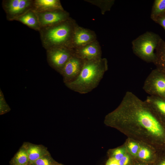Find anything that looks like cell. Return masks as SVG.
I'll return each mask as SVG.
<instances>
[{
    "label": "cell",
    "instance_id": "obj_12",
    "mask_svg": "<svg viewBox=\"0 0 165 165\" xmlns=\"http://www.w3.org/2000/svg\"><path fill=\"white\" fill-rule=\"evenodd\" d=\"M32 9L36 13L64 10L59 0H34Z\"/></svg>",
    "mask_w": 165,
    "mask_h": 165
},
{
    "label": "cell",
    "instance_id": "obj_23",
    "mask_svg": "<svg viewBox=\"0 0 165 165\" xmlns=\"http://www.w3.org/2000/svg\"><path fill=\"white\" fill-rule=\"evenodd\" d=\"M154 21L159 24L165 30V14L158 17Z\"/></svg>",
    "mask_w": 165,
    "mask_h": 165
},
{
    "label": "cell",
    "instance_id": "obj_19",
    "mask_svg": "<svg viewBox=\"0 0 165 165\" xmlns=\"http://www.w3.org/2000/svg\"><path fill=\"white\" fill-rule=\"evenodd\" d=\"M27 152L29 160L31 162H35L40 158L41 154L40 148L35 146L31 147Z\"/></svg>",
    "mask_w": 165,
    "mask_h": 165
},
{
    "label": "cell",
    "instance_id": "obj_5",
    "mask_svg": "<svg viewBox=\"0 0 165 165\" xmlns=\"http://www.w3.org/2000/svg\"><path fill=\"white\" fill-rule=\"evenodd\" d=\"M47 60L49 65L59 73L64 66L74 54V50L58 47L46 50Z\"/></svg>",
    "mask_w": 165,
    "mask_h": 165
},
{
    "label": "cell",
    "instance_id": "obj_16",
    "mask_svg": "<svg viewBox=\"0 0 165 165\" xmlns=\"http://www.w3.org/2000/svg\"><path fill=\"white\" fill-rule=\"evenodd\" d=\"M165 14V0H156L153 3L150 15L151 18L154 20Z\"/></svg>",
    "mask_w": 165,
    "mask_h": 165
},
{
    "label": "cell",
    "instance_id": "obj_18",
    "mask_svg": "<svg viewBox=\"0 0 165 165\" xmlns=\"http://www.w3.org/2000/svg\"><path fill=\"white\" fill-rule=\"evenodd\" d=\"M85 1L100 8L102 14H104L105 12L110 11L115 2L114 0H86Z\"/></svg>",
    "mask_w": 165,
    "mask_h": 165
},
{
    "label": "cell",
    "instance_id": "obj_25",
    "mask_svg": "<svg viewBox=\"0 0 165 165\" xmlns=\"http://www.w3.org/2000/svg\"><path fill=\"white\" fill-rule=\"evenodd\" d=\"M106 165H119V161L112 157L108 160Z\"/></svg>",
    "mask_w": 165,
    "mask_h": 165
},
{
    "label": "cell",
    "instance_id": "obj_4",
    "mask_svg": "<svg viewBox=\"0 0 165 165\" xmlns=\"http://www.w3.org/2000/svg\"><path fill=\"white\" fill-rule=\"evenodd\" d=\"M158 36L151 31H147L132 42L134 53L147 63H154L156 59L154 51L160 40Z\"/></svg>",
    "mask_w": 165,
    "mask_h": 165
},
{
    "label": "cell",
    "instance_id": "obj_11",
    "mask_svg": "<svg viewBox=\"0 0 165 165\" xmlns=\"http://www.w3.org/2000/svg\"><path fill=\"white\" fill-rule=\"evenodd\" d=\"M74 50V54L84 61L102 58L101 47L97 40Z\"/></svg>",
    "mask_w": 165,
    "mask_h": 165
},
{
    "label": "cell",
    "instance_id": "obj_8",
    "mask_svg": "<svg viewBox=\"0 0 165 165\" xmlns=\"http://www.w3.org/2000/svg\"><path fill=\"white\" fill-rule=\"evenodd\" d=\"M143 89L150 96H164L165 77L157 75V71L153 70L145 79Z\"/></svg>",
    "mask_w": 165,
    "mask_h": 165
},
{
    "label": "cell",
    "instance_id": "obj_27",
    "mask_svg": "<svg viewBox=\"0 0 165 165\" xmlns=\"http://www.w3.org/2000/svg\"><path fill=\"white\" fill-rule=\"evenodd\" d=\"M164 97H165V95H164Z\"/></svg>",
    "mask_w": 165,
    "mask_h": 165
},
{
    "label": "cell",
    "instance_id": "obj_9",
    "mask_svg": "<svg viewBox=\"0 0 165 165\" xmlns=\"http://www.w3.org/2000/svg\"><path fill=\"white\" fill-rule=\"evenodd\" d=\"M35 13L38 19L40 28L59 24L71 17L69 13L64 9Z\"/></svg>",
    "mask_w": 165,
    "mask_h": 165
},
{
    "label": "cell",
    "instance_id": "obj_24",
    "mask_svg": "<svg viewBox=\"0 0 165 165\" xmlns=\"http://www.w3.org/2000/svg\"><path fill=\"white\" fill-rule=\"evenodd\" d=\"M36 165H49V160L44 158H39L35 161Z\"/></svg>",
    "mask_w": 165,
    "mask_h": 165
},
{
    "label": "cell",
    "instance_id": "obj_26",
    "mask_svg": "<svg viewBox=\"0 0 165 165\" xmlns=\"http://www.w3.org/2000/svg\"><path fill=\"white\" fill-rule=\"evenodd\" d=\"M140 161L141 162L137 163L134 165H149L147 164L148 162H145L141 161Z\"/></svg>",
    "mask_w": 165,
    "mask_h": 165
},
{
    "label": "cell",
    "instance_id": "obj_15",
    "mask_svg": "<svg viewBox=\"0 0 165 165\" xmlns=\"http://www.w3.org/2000/svg\"><path fill=\"white\" fill-rule=\"evenodd\" d=\"M145 101L165 123V101L156 96L149 95Z\"/></svg>",
    "mask_w": 165,
    "mask_h": 165
},
{
    "label": "cell",
    "instance_id": "obj_14",
    "mask_svg": "<svg viewBox=\"0 0 165 165\" xmlns=\"http://www.w3.org/2000/svg\"><path fill=\"white\" fill-rule=\"evenodd\" d=\"M15 20L20 22L36 31H39L40 30V27L37 15L32 9L16 18Z\"/></svg>",
    "mask_w": 165,
    "mask_h": 165
},
{
    "label": "cell",
    "instance_id": "obj_17",
    "mask_svg": "<svg viewBox=\"0 0 165 165\" xmlns=\"http://www.w3.org/2000/svg\"><path fill=\"white\" fill-rule=\"evenodd\" d=\"M124 145L128 152L135 159L140 147V142L127 138Z\"/></svg>",
    "mask_w": 165,
    "mask_h": 165
},
{
    "label": "cell",
    "instance_id": "obj_1",
    "mask_svg": "<svg viewBox=\"0 0 165 165\" xmlns=\"http://www.w3.org/2000/svg\"><path fill=\"white\" fill-rule=\"evenodd\" d=\"M105 122L127 138L148 145L157 152H165V123L132 92H126L117 108L106 116Z\"/></svg>",
    "mask_w": 165,
    "mask_h": 165
},
{
    "label": "cell",
    "instance_id": "obj_20",
    "mask_svg": "<svg viewBox=\"0 0 165 165\" xmlns=\"http://www.w3.org/2000/svg\"><path fill=\"white\" fill-rule=\"evenodd\" d=\"M15 161L18 165H25L29 160L27 152L23 150H20L16 155Z\"/></svg>",
    "mask_w": 165,
    "mask_h": 165
},
{
    "label": "cell",
    "instance_id": "obj_22",
    "mask_svg": "<svg viewBox=\"0 0 165 165\" xmlns=\"http://www.w3.org/2000/svg\"><path fill=\"white\" fill-rule=\"evenodd\" d=\"M156 160L157 161L156 165H165V152H157Z\"/></svg>",
    "mask_w": 165,
    "mask_h": 165
},
{
    "label": "cell",
    "instance_id": "obj_21",
    "mask_svg": "<svg viewBox=\"0 0 165 165\" xmlns=\"http://www.w3.org/2000/svg\"><path fill=\"white\" fill-rule=\"evenodd\" d=\"M112 152V157L118 161L120 160L127 152L124 144L122 146L113 150Z\"/></svg>",
    "mask_w": 165,
    "mask_h": 165
},
{
    "label": "cell",
    "instance_id": "obj_13",
    "mask_svg": "<svg viewBox=\"0 0 165 165\" xmlns=\"http://www.w3.org/2000/svg\"><path fill=\"white\" fill-rule=\"evenodd\" d=\"M156 156L157 151L154 148L148 145L140 142V147L135 159L148 163L156 160Z\"/></svg>",
    "mask_w": 165,
    "mask_h": 165
},
{
    "label": "cell",
    "instance_id": "obj_2",
    "mask_svg": "<svg viewBox=\"0 0 165 165\" xmlns=\"http://www.w3.org/2000/svg\"><path fill=\"white\" fill-rule=\"evenodd\" d=\"M108 68V61L105 58L84 61L77 79L65 85L70 90L79 94L88 93L97 86Z\"/></svg>",
    "mask_w": 165,
    "mask_h": 165
},
{
    "label": "cell",
    "instance_id": "obj_10",
    "mask_svg": "<svg viewBox=\"0 0 165 165\" xmlns=\"http://www.w3.org/2000/svg\"><path fill=\"white\" fill-rule=\"evenodd\" d=\"M96 40L97 36L94 31L80 27L77 24L74 33L72 48L74 50Z\"/></svg>",
    "mask_w": 165,
    "mask_h": 165
},
{
    "label": "cell",
    "instance_id": "obj_3",
    "mask_svg": "<svg viewBox=\"0 0 165 165\" xmlns=\"http://www.w3.org/2000/svg\"><path fill=\"white\" fill-rule=\"evenodd\" d=\"M77 24L70 17L59 24L41 28L39 32L43 47L46 50L58 47L72 49V40Z\"/></svg>",
    "mask_w": 165,
    "mask_h": 165
},
{
    "label": "cell",
    "instance_id": "obj_6",
    "mask_svg": "<svg viewBox=\"0 0 165 165\" xmlns=\"http://www.w3.org/2000/svg\"><path fill=\"white\" fill-rule=\"evenodd\" d=\"M32 0H3L2 6L7 20L9 21L15 20L32 9Z\"/></svg>",
    "mask_w": 165,
    "mask_h": 165
},
{
    "label": "cell",
    "instance_id": "obj_7",
    "mask_svg": "<svg viewBox=\"0 0 165 165\" xmlns=\"http://www.w3.org/2000/svg\"><path fill=\"white\" fill-rule=\"evenodd\" d=\"M84 62L83 60L74 53L60 73L62 76L64 84L72 82L77 79L81 71Z\"/></svg>",
    "mask_w": 165,
    "mask_h": 165
}]
</instances>
